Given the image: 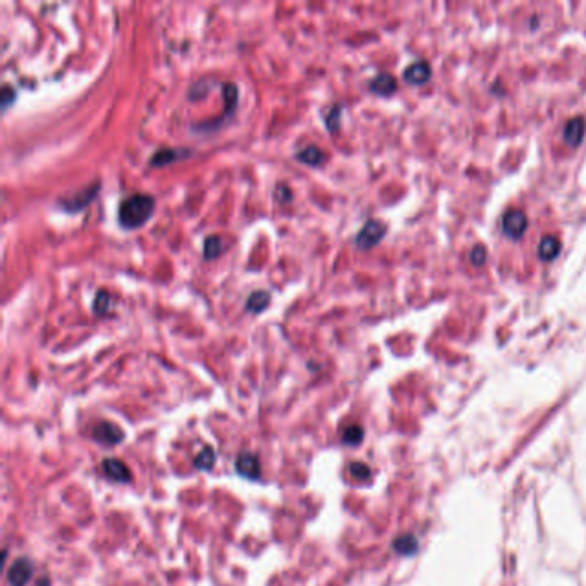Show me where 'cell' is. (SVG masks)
I'll return each instance as SVG.
<instances>
[{"mask_svg": "<svg viewBox=\"0 0 586 586\" xmlns=\"http://www.w3.org/2000/svg\"><path fill=\"white\" fill-rule=\"evenodd\" d=\"M155 210V198L145 193H134L121 201L117 217L126 229H138L151 217Z\"/></svg>", "mask_w": 586, "mask_h": 586, "instance_id": "obj_1", "label": "cell"}, {"mask_svg": "<svg viewBox=\"0 0 586 586\" xmlns=\"http://www.w3.org/2000/svg\"><path fill=\"white\" fill-rule=\"evenodd\" d=\"M385 223H382L380 221H368L360 229L354 243H356V246L360 250H370V248L377 246L382 241L383 236H385Z\"/></svg>", "mask_w": 586, "mask_h": 586, "instance_id": "obj_2", "label": "cell"}, {"mask_svg": "<svg viewBox=\"0 0 586 586\" xmlns=\"http://www.w3.org/2000/svg\"><path fill=\"white\" fill-rule=\"evenodd\" d=\"M91 437L98 444L113 447L124 440V432H122L119 425L112 423V421H98L91 430Z\"/></svg>", "mask_w": 586, "mask_h": 586, "instance_id": "obj_3", "label": "cell"}, {"mask_svg": "<svg viewBox=\"0 0 586 586\" xmlns=\"http://www.w3.org/2000/svg\"><path fill=\"white\" fill-rule=\"evenodd\" d=\"M504 234L511 239H520L528 229V217L521 210H509L502 217Z\"/></svg>", "mask_w": 586, "mask_h": 586, "instance_id": "obj_4", "label": "cell"}, {"mask_svg": "<svg viewBox=\"0 0 586 586\" xmlns=\"http://www.w3.org/2000/svg\"><path fill=\"white\" fill-rule=\"evenodd\" d=\"M236 471L248 480H258L261 476V465L260 458L255 453H241L236 459Z\"/></svg>", "mask_w": 586, "mask_h": 586, "instance_id": "obj_5", "label": "cell"}, {"mask_svg": "<svg viewBox=\"0 0 586 586\" xmlns=\"http://www.w3.org/2000/svg\"><path fill=\"white\" fill-rule=\"evenodd\" d=\"M33 562L26 557L14 560L7 572V581L11 586H26L33 576Z\"/></svg>", "mask_w": 586, "mask_h": 586, "instance_id": "obj_6", "label": "cell"}, {"mask_svg": "<svg viewBox=\"0 0 586 586\" xmlns=\"http://www.w3.org/2000/svg\"><path fill=\"white\" fill-rule=\"evenodd\" d=\"M102 468L103 473L107 475V478L116 483H129L131 480H133V473H131L129 466L117 458L103 459Z\"/></svg>", "mask_w": 586, "mask_h": 586, "instance_id": "obj_7", "label": "cell"}, {"mask_svg": "<svg viewBox=\"0 0 586 586\" xmlns=\"http://www.w3.org/2000/svg\"><path fill=\"white\" fill-rule=\"evenodd\" d=\"M98 188H100V184L96 183V184H94V186H90L88 189H84V191L78 193V196L61 200V201H59V205H61V208H64L66 212H79V210H83L84 206L90 203V201L96 196V191H98Z\"/></svg>", "mask_w": 586, "mask_h": 586, "instance_id": "obj_8", "label": "cell"}, {"mask_svg": "<svg viewBox=\"0 0 586 586\" xmlns=\"http://www.w3.org/2000/svg\"><path fill=\"white\" fill-rule=\"evenodd\" d=\"M404 79L410 84H425L432 78V69H430V64L425 61L413 62L404 69Z\"/></svg>", "mask_w": 586, "mask_h": 586, "instance_id": "obj_9", "label": "cell"}, {"mask_svg": "<svg viewBox=\"0 0 586 586\" xmlns=\"http://www.w3.org/2000/svg\"><path fill=\"white\" fill-rule=\"evenodd\" d=\"M585 131H586V122L583 117H580V116L572 117L571 121H567L566 128H564V140H566L567 145L580 146L585 138Z\"/></svg>", "mask_w": 586, "mask_h": 586, "instance_id": "obj_10", "label": "cell"}, {"mask_svg": "<svg viewBox=\"0 0 586 586\" xmlns=\"http://www.w3.org/2000/svg\"><path fill=\"white\" fill-rule=\"evenodd\" d=\"M560 239L557 236H545L538 243V258L543 261H552L559 256L560 253Z\"/></svg>", "mask_w": 586, "mask_h": 586, "instance_id": "obj_11", "label": "cell"}, {"mask_svg": "<svg viewBox=\"0 0 586 586\" xmlns=\"http://www.w3.org/2000/svg\"><path fill=\"white\" fill-rule=\"evenodd\" d=\"M370 88L375 91V94L378 95H392L395 90H398V81H395V78L389 73H380L378 76H375V78L370 81Z\"/></svg>", "mask_w": 586, "mask_h": 586, "instance_id": "obj_12", "label": "cell"}, {"mask_svg": "<svg viewBox=\"0 0 586 586\" xmlns=\"http://www.w3.org/2000/svg\"><path fill=\"white\" fill-rule=\"evenodd\" d=\"M296 158L305 162L306 166H322L323 160H325V153H323V150L318 148V146L308 145L305 148L298 151Z\"/></svg>", "mask_w": 586, "mask_h": 586, "instance_id": "obj_13", "label": "cell"}, {"mask_svg": "<svg viewBox=\"0 0 586 586\" xmlns=\"http://www.w3.org/2000/svg\"><path fill=\"white\" fill-rule=\"evenodd\" d=\"M183 151H188V150H176V148H166V150H158L157 153L153 155L150 160L151 166L155 167H162V166H167V163H172L176 162L177 158H181L183 155H188V153H183Z\"/></svg>", "mask_w": 586, "mask_h": 586, "instance_id": "obj_14", "label": "cell"}, {"mask_svg": "<svg viewBox=\"0 0 586 586\" xmlns=\"http://www.w3.org/2000/svg\"><path fill=\"white\" fill-rule=\"evenodd\" d=\"M270 305V293L267 291H255L246 301V308L251 311V313H261L263 310H267Z\"/></svg>", "mask_w": 586, "mask_h": 586, "instance_id": "obj_15", "label": "cell"}, {"mask_svg": "<svg viewBox=\"0 0 586 586\" xmlns=\"http://www.w3.org/2000/svg\"><path fill=\"white\" fill-rule=\"evenodd\" d=\"M394 549L403 555H413L418 550V540L413 535H400L394 540Z\"/></svg>", "mask_w": 586, "mask_h": 586, "instance_id": "obj_16", "label": "cell"}, {"mask_svg": "<svg viewBox=\"0 0 586 586\" xmlns=\"http://www.w3.org/2000/svg\"><path fill=\"white\" fill-rule=\"evenodd\" d=\"M215 459H217V454H215L212 447H205L195 458V468L201 471H210L215 465Z\"/></svg>", "mask_w": 586, "mask_h": 586, "instance_id": "obj_17", "label": "cell"}, {"mask_svg": "<svg viewBox=\"0 0 586 586\" xmlns=\"http://www.w3.org/2000/svg\"><path fill=\"white\" fill-rule=\"evenodd\" d=\"M222 253V239L218 236H208L203 243V256L206 260L217 258Z\"/></svg>", "mask_w": 586, "mask_h": 586, "instance_id": "obj_18", "label": "cell"}, {"mask_svg": "<svg viewBox=\"0 0 586 586\" xmlns=\"http://www.w3.org/2000/svg\"><path fill=\"white\" fill-rule=\"evenodd\" d=\"M363 437H365V432L360 425H349V427H345L344 430L343 438L348 445H358V444H361Z\"/></svg>", "mask_w": 586, "mask_h": 586, "instance_id": "obj_19", "label": "cell"}, {"mask_svg": "<svg viewBox=\"0 0 586 586\" xmlns=\"http://www.w3.org/2000/svg\"><path fill=\"white\" fill-rule=\"evenodd\" d=\"M339 122H340V107H339V105H334V107H332L330 111L325 113L327 129L328 131H337V129H339Z\"/></svg>", "mask_w": 586, "mask_h": 586, "instance_id": "obj_20", "label": "cell"}, {"mask_svg": "<svg viewBox=\"0 0 586 586\" xmlns=\"http://www.w3.org/2000/svg\"><path fill=\"white\" fill-rule=\"evenodd\" d=\"M108 301H111V298H108L107 291H98L95 296V305H94L95 313L103 315L105 311L108 310Z\"/></svg>", "mask_w": 586, "mask_h": 586, "instance_id": "obj_21", "label": "cell"}, {"mask_svg": "<svg viewBox=\"0 0 586 586\" xmlns=\"http://www.w3.org/2000/svg\"><path fill=\"white\" fill-rule=\"evenodd\" d=\"M470 261L475 267H483L485 261H487V250L483 246H475L470 253Z\"/></svg>", "mask_w": 586, "mask_h": 586, "instance_id": "obj_22", "label": "cell"}, {"mask_svg": "<svg viewBox=\"0 0 586 586\" xmlns=\"http://www.w3.org/2000/svg\"><path fill=\"white\" fill-rule=\"evenodd\" d=\"M349 471H351V475L358 480H368L370 478V468L366 465H363V463H353V465L349 466Z\"/></svg>", "mask_w": 586, "mask_h": 586, "instance_id": "obj_23", "label": "cell"}, {"mask_svg": "<svg viewBox=\"0 0 586 586\" xmlns=\"http://www.w3.org/2000/svg\"><path fill=\"white\" fill-rule=\"evenodd\" d=\"M14 96H16L14 90H12L11 86H7V84H6V86L2 88V107L4 108L9 107V103L14 102Z\"/></svg>", "mask_w": 586, "mask_h": 586, "instance_id": "obj_24", "label": "cell"}, {"mask_svg": "<svg viewBox=\"0 0 586 586\" xmlns=\"http://www.w3.org/2000/svg\"><path fill=\"white\" fill-rule=\"evenodd\" d=\"M36 586H50V577L45 576L44 580H40V581H38V585H36Z\"/></svg>", "mask_w": 586, "mask_h": 586, "instance_id": "obj_25", "label": "cell"}]
</instances>
